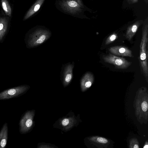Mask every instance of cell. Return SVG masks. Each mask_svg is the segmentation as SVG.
I'll list each match as a JSON object with an SVG mask.
<instances>
[{
  "mask_svg": "<svg viewBox=\"0 0 148 148\" xmlns=\"http://www.w3.org/2000/svg\"><path fill=\"white\" fill-rule=\"evenodd\" d=\"M94 80V77L93 74L90 72H86L83 76L81 79L82 87L85 88L90 87Z\"/></svg>",
  "mask_w": 148,
  "mask_h": 148,
  "instance_id": "obj_12",
  "label": "cell"
},
{
  "mask_svg": "<svg viewBox=\"0 0 148 148\" xmlns=\"http://www.w3.org/2000/svg\"><path fill=\"white\" fill-rule=\"evenodd\" d=\"M8 22V17H0V41H2L7 32Z\"/></svg>",
  "mask_w": 148,
  "mask_h": 148,
  "instance_id": "obj_13",
  "label": "cell"
},
{
  "mask_svg": "<svg viewBox=\"0 0 148 148\" xmlns=\"http://www.w3.org/2000/svg\"><path fill=\"white\" fill-rule=\"evenodd\" d=\"M1 2L2 7L6 15L10 17L12 10L8 0H1Z\"/></svg>",
  "mask_w": 148,
  "mask_h": 148,
  "instance_id": "obj_14",
  "label": "cell"
},
{
  "mask_svg": "<svg viewBox=\"0 0 148 148\" xmlns=\"http://www.w3.org/2000/svg\"><path fill=\"white\" fill-rule=\"evenodd\" d=\"M8 135V127L7 123H5L0 131V148H4L6 146Z\"/></svg>",
  "mask_w": 148,
  "mask_h": 148,
  "instance_id": "obj_11",
  "label": "cell"
},
{
  "mask_svg": "<svg viewBox=\"0 0 148 148\" xmlns=\"http://www.w3.org/2000/svg\"><path fill=\"white\" fill-rule=\"evenodd\" d=\"M139 147L138 145L137 144L134 145L133 147V148H138Z\"/></svg>",
  "mask_w": 148,
  "mask_h": 148,
  "instance_id": "obj_20",
  "label": "cell"
},
{
  "mask_svg": "<svg viewBox=\"0 0 148 148\" xmlns=\"http://www.w3.org/2000/svg\"><path fill=\"white\" fill-rule=\"evenodd\" d=\"M142 22V21H137L128 27L125 37L128 40L130 41L132 40Z\"/></svg>",
  "mask_w": 148,
  "mask_h": 148,
  "instance_id": "obj_10",
  "label": "cell"
},
{
  "mask_svg": "<svg viewBox=\"0 0 148 148\" xmlns=\"http://www.w3.org/2000/svg\"><path fill=\"white\" fill-rule=\"evenodd\" d=\"M74 62H69L63 64L60 72V78L65 84L70 83L73 78V70Z\"/></svg>",
  "mask_w": 148,
  "mask_h": 148,
  "instance_id": "obj_6",
  "label": "cell"
},
{
  "mask_svg": "<svg viewBox=\"0 0 148 148\" xmlns=\"http://www.w3.org/2000/svg\"><path fill=\"white\" fill-rule=\"evenodd\" d=\"M102 59L105 62L114 65L115 67L119 69H125L129 67L132 62L125 58L116 56L112 53L103 55Z\"/></svg>",
  "mask_w": 148,
  "mask_h": 148,
  "instance_id": "obj_4",
  "label": "cell"
},
{
  "mask_svg": "<svg viewBox=\"0 0 148 148\" xmlns=\"http://www.w3.org/2000/svg\"><path fill=\"white\" fill-rule=\"evenodd\" d=\"M97 140L98 142L102 143H106L108 142L106 139L103 137H99Z\"/></svg>",
  "mask_w": 148,
  "mask_h": 148,
  "instance_id": "obj_17",
  "label": "cell"
},
{
  "mask_svg": "<svg viewBox=\"0 0 148 148\" xmlns=\"http://www.w3.org/2000/svg\"><path fill=\"white\" fill-rule=\"evenodd\" d=\"M55 4L61 12L76 18L80 17L84 8L82 0H56Z\"/></svg>",
  "mask_w": 148,
  "mask_h": 148,
  "instance_id": "obj_2",
  "label": "cell"
},
{
  "mask_svg": "<svg viewBox=\"0 0 148 148\" xmlns=\"http://www.w3.org/2000/svg\"><path fill=\"white\" fill-rule=\"evenodd\" d=\"M118 38L117 34L115 33H113L108 36L106 40L105 44L108 45L112 43Z\"/></svg>",
  "mask_w": 148,
  "mask_h": 148,
  "instance_id": "obj_15",
  "label": "cell"
},
{
  "mask_svg": "<svg viewBox=\"0 0 148 148\" xmlns=\"http://www.w3.org/2000/svg\"><path fill=\"white\" fill-rule=\"evenodd\" d=\"M31 113H26L21 119L19 123V131L21 134L27 132L32 126L33 121Z\"/></svg>",
  "mask_w": 148,
  "mask_h": 148,
  "instance_id": "obj_7",
  "label": "cell"
},
{
  "mask_svg": "<svg viewBox=\"0 0 148 148\" xmlns=\"http://www.w3.org/2000/svg\"><path fill=\"white\" fill-rule=\"evenodd\" d=\"M148 25L147 24H145L142 29V37L140 46L139 60L143 72L146 78L148 76Z\"/></svg>",
  "mask_w": 148,
  "mask_h": 148,
  "instance_id": "obj_3",
  "label": "cell"
},
{
  "mask_svg": "<svg viewBox=\"0 0 148 148\" xmlns=\"http://www.w3.org/2000/svg\"><path fill=\"white\" fill-rule=\"evenodd\" d=\"M69 122V120L68 119L66 118L62 120V124L64 126H66L68 124Z\"/></svg>",
  "mask_w": 148,
  "mask_h": 148,
  "instance_id": "obj_18",
  "label": "cell"
},
{
  "mask_svg": "<svg viewBox=\"0 0 148 148\" xmlns=\"http://www.w3.org/2000/svg\"><path fill=\"white\" fill-rule=\"evenodd\" d=\"M130 2H131L132 3H136L138 0H128Z\"/></svg>",
  "mask_w": 148,
  "mask_h": 148,
  "instance_id": "obj_19",
  "label": "cell"
},
{
  "mask_svg": "<svg viewBox=\"0 0 148 148\" xmlns=\"http://www.w3.org/2000/svg\"><path fill=\"white\" fill-rule=\"evenodd\" d=\"M148 145H145L143 147V148H148Z\"/></svg>",
  "mask_w": 148,
  "mask_h": 148,
  "instance_id": "obj_21",
  "label": "cell"
},
{
  "mask_svg": "<svg viewBox=\"0 0 148 148\" xmlns=\"http://www.w3.org/2000/svg\"><path fill=\"white\" fill-rule=\"evenodd\" d=\"M109 51L112 54L122 57L133 58L132 51L127 48L122 46H115L110 47Z\"/></svg>",
  "mask_w": 148,
  "mask_h": 148,
  "instance_id": "obj_8",
  "label": "cell"
},
{
  "mask_svg": "<svg viewBox=\"0 0 148 148\" xmlns=\"http://www.w3.org/2000/svg\"><path fill=\"white\" fill-rule=\"evenodd\" d=\"M142 108L144 112L146 111L148 109V104L146 101H144L142 103Z\"/></svg>",
  "mask_w": 148,
  "mask_h": 148,
  "instance_id": "obj_16",
  "label": "cell"
},
{
  "mask_svg": "<svg viewBox=\"0 0 148 148\" xmlns=\"http://www.w3.org/2000/svg\"><path fill=\"white\" fill-rule=\"evenodd\" d=\"M29 88L27 85H21L5 90L0 92V100L17 97L22 95Z\"/></svg>",
  "mask_w": 148,
  "mask_h": 148,
  "instance_id": "obj_5",
  "label": "cell"
},
{
  "mask_svg": "<svg viewBox=\"0 0 148 148\" xmlns=\"http://www.w3.org/2000/svg\"><path fill=\"white\" fill-rule=\"evenodd\" d=\"M45 0H36L26 12L23 18L25 21L31 17L40 9Z\"/></svg>",
  "mask_w": 148,
  "mask_h": 148,
  "instance_id": "obj_9",
  "label": "cell"
},
{
  "mask_svg": "<svg viewBox=\"0 0 148 148\" xmlns=\"http://www.w3.org/2000/svg\"><path fill=\"white\" fill-rule=\"evenodd\" d=\"M52 35L51 31L44 26L37 25L30 29L25 37L26 47H36L46 42Z\"/></svg>",
  "mask_w": 148,
  "mask_h": 148,
  "instance_id": "obj_1",
  "label": "cell"
}]
</instances>
